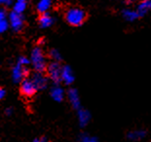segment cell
<instances>
[{
	"label": "cell",
	"instance_id": "cb8c5ba5",
	"mask_svg": "<svg viewBox=\"0 0 151 142\" xmlns=\"http://www.w3.org/2000/svg\"><path fill=\"white\" fill-rule=\"evenodd\" d=\"M5 96V91L2 88H0V100Z\"/></svg>",
	"mask_w": 151,
	"mask_h": 142
},
{
	"label": "cell",
	"instance_id": "ffe728a7",
	"mask_svg": "<svg viewBox=\"0 0 151 142\" xmlns=\"http://www.w3.org/2000/svg\"><path fill=\"white\" fill-rule=\"evenodd\" d=\"M79 142H99L98 139L94 136H89V135H83L80 138Z\"/></svg>",
	"mask_w": 151,
	"mask_h": 142
},
{
	"label": "cell",
	"instance_id": "6da1fadb",
	"mask_svg": "<svg viewBox=\"0 0 151 142\" xmlns=\"http://www.w3.org/2000/svg\"><path fill=\"white\" fill-rule=\"evenodd\" d=\"M65 18L70 25L79 27L87 20V13L81 8H70L65 12Z\"/></svg>",
	"mask_w": 151,
	"mask_h": 142
},
{
	"label": "cell",
	"instance_id": "ac0fdd59",
	"mask_svg": "<svg viewBox=\"0 0 151 142\" xmlns=\"http://www.w3.org/2000/svg\"><path fill=\"white\" fill-rule=\"evenodd\" d=\"M8 28V22L6 18H0V33L4 32Z\"/></svg>",
	"mask_w": 151,
	"mask_h": 142
},
{
	"label": "cell",
	"instance_id": "7402d4cb",
	"mask_svg": "<svg viewBox=\"0 0 151 142\" xmlns=\"http://www.w3.org/2000/svg\"><path fill=\"white\" fill-rule=\"evenodd\" d=\"M12 3L11 0H0V4H6V5H10Z\"/></svg>",
	"mask_w": 151,
	"mask_h": 142
},
{
	"label": "cell",
	"instance_id": "7c38bea8",
	"mask_svg": "<svg viewBox=\"0 0 151 142\" xmlns=\"http://www.w3.org/2000/svg\"><path fill=\"white\" fill-rule=\"evenodd\" d=\"M51 5H52V0H39L37 4V11L41 15L45 14L50 9Z\"/></svg>",
	"mask_w": 151,
	"mask_h": 142
},
{
	"label": "cell",
	"instance_id": "d4e9b609",
	"mask_svg": "<svg viewBox=\"0 0 151 142\" xmlns=\"http://www.w3.org/2000/svg\"><path fill=\"white\" fill-rule=\"evenodd\" d=\"M34 142H43L42 140H39V139H36V140H34Z\"/></svg>",
	"mask_w": 151,
	"mask_h": 142
},
{
	"label": "cell",
	"instance_id": "8fae6325",
	"mask_svg": "<svg viewBox=\"0 0 151 142\" xmlns=\"http://www.w3.org/2000/svg\"><path fill=\"white\" fill-rule=\"evenodd\" d=\"M146 132L145 131H142V130H137V131H132L128 133V138L130 140H133V141H137V140H140L145 136Z\"/></svg>",
	"mask_w": 151,
	"mask_h": 142
},
{
	"label": "cell",
	"instance_id": "44dd1931",
	"mask_svg": "<svg viewBox=\"0 0 151 142\" xmlns=\"http://www.w3.org/2000/svg\"><path fill=\"white\" fill-rule=\"evenodd\" d=\"M18 64H20L22 66H27L29 64V60H28V59H27L25 57H21L20 59H19Z\"/></svg>",
	"mask_w": 151,
	"mask_h": 142
},
{
	"label": "cell",
	"instance_id": "8992f818",
	"mask_svg": "<svg viewBox=\"0 0 151 142\" xmlns=\"http://www.w3.org/2000/svg\"><path fill=\"white\" fill-rule=\"evenodd\" d=\"M27 74H28V69L27 68V66H22L20 64H17L12 71L13 80H14V82L16 83L21 82L24 79H25Z\"/></svg>",
	"mask_w": 151,
	"mask_h": 142
},
{
	"label": "cell",
	"instance_id": "30bf717a",
	"mask_svg": "<svg viewBox=\"0 0 151 142\" xmlns=\"http://www.w3.org/2000/svg\"><path fill=\"white\" fill-rule=\"evenodd\" d=\"M68 98H69V101L71 103V105L74 108L78 109L80 107V99H79V95L78 93L75 89H71L68 91Z\"/></svg>",
	"mask_w": 151,
	"mask_h": 142
},
{
	"label": "cell",
	"instance_id": "4fadbf2b",
	"mask_svg": "<svg viewBox=\"0 0 151 142\" xmlns=\"http://www.w3.org/2000/svg\"><path fill=\"white\" fill-rule=\"evenodd\" d=\"M148 10H151V0H143L139 5L137 12L140 17V16H143Z\"/></svg>",
	"mask_w": 151,
	"mask_h": 142
},
{
	"label": "cell",
	"instance_id": "3957f363",
	"mask_svg": "<svg viewBox=\"0 0 151 142\" xmlns=\"http://www.w3.org/2000/svg\"><path fill=\"white\" fill-rule=\"evenodd\" d=\"M46 69H47L48 76H49L54 82L59 83L60 80H62V69L63 68L60 67L59 62H57V61L51 62Z\"/></svg>",
	"mask_w": 151,
	"mask_h": 142
},
{
	"label": "cell",
	"instance_id": "484cf974",
	"mask_svg": "<svg viewBox=\"0 0 151 142\" xmlns=\"http://www.w3.org/2000/svg\"><path fill=\"white\" fill-rule=\"evenodd\" d=\"M11 1H13V0H11Z\"/></svg>",
	"mask_w": 151,
	"mask_h": 142
},
{
	"label": "cell",
	"instance_id": "603a6c76",
	"mask_svg": "<svg viewBox=\"0 0 151 142\" xmlns=\"http://www.w3.org/2000/svg\"><path fill=\"white\" fill-rule=\"evenodd\" d=\"M0 18H6V12L4 9H0Z\"/></svg>",
	"mask_w": 151,
	"mask_h": 142
},
{
	"label": "cell",
	"instance_id": "5b68a950",
	"mask_svg": "<svg viewBox=\"0 0 151 142\" xmlns=\"http://www.w3.org/2000/svg\"><path fill=\"white\" fill-rule=\"evenodd\" d=\"M9 22H10L13 30L16 32L21 31L24 27V18H22V14H19V13H16L14 11L11 12L9 15Z\"/></svg>",
	"mask_w": 151,
	"mask_h": 142
},
{
	"label": "cell",
	"instance_id": "7a4b0ae2",
	"mask_svg": "<svg viewBox=\"0 0 151 142\" xmlns=\"http://www.w3.org/2000/svg\"><path fill=\"white\" fill-rule=\"evenodd\" d=\"M31 61H32V65L34 69L37 72L42 73L43 71L47 68L46 60L43 55V52L40 48H34L33 51L31 52Z\"/></svg>",
	"mask_w": 151,
	"mask_h": 142
},
{
	"label": "cell",
	"instance_id": "277c9868",
	"mask_svg": "<svg viewBox=\"0 0 151 142\" xmlns=\"http://www.w3.org/2000/svg\"><path fill=\"white\" fill-rule=\"evenodd\" d=\"M37 91V88L35 87L34 83L32 82L31 79H27L25 78L22 81L21 84V93L22 95L27 96V98H30L35 95V93Z\"/></svg>",
	"mask_w": 151,
	"mask_h": 142
},
{
	"label": "cell",
	"instance_id": "52a82bcc",
	"mask_svg": "<svg viewBox=\"0 0 151 142\" xmlns=\"http://www.w3.org/2000/svg\"><path fill=\"white\" fill-rule=\"evenodd\" d=\"M31 80H32V82L34 83L37 90H43L47 87V78L42 73L40 72L35 73Z\"/></svg>",
	"mask_w": 151,
	"mask_h": 142
},
{
	"label": "cell",
	"instance_id": "d6986e66",
	"mask_svg": "<svg viewBox=\"0 0 151 142\" xmlns=\"http://www.w3.org/2000/svg\"><path fill=\"white\" fill-rule=\"evenodd\" d=\"M50 56H51V57H52L53 60H56L57 62H58V61H60V60H62V56H60V54L59 53V51H57V50L51 51Z\"/></svg>",
	"mask_w": 151,
	"mask_h": 142
},
{
	"label": "cell",
	"instance_id": "e0dca14e",
	"mask_svg": "<svg viewBox=\"0 0 151 142\" xmlns=\"http://www.w3.org/2000/svg\"><path fill=\"white\" fill-rule=\"evenodd\" d=\"M123 17L125 20L129 21V22H133L134 20H137V18H139V14H137V11H132V10H124L123 11Z\"/></svg>",
	"mask_w": 151,
	"mask_h": 142
},
{
	"label": "cell",
	"instance_id": "5bb4252c",
	"mask_svg": "<svg viewBox=\"0 0 151 142\" xmlns=\"http://www.w3.org/2000/svg\"><path fill=\"white\" fill-rule=\"evenodd\" d=\"M90 113L86 110H83V109H80L79 113H78V119H79V124L82 126V127H85V126L88 124L90 121Z\"/></svg>",
	"mask_w": 151,
	"mask_h": 142
},
{
	"label": "cell",
	"instance_id": "ba28073f",
	"mask_svg": "<svg viewBox=\"0 0 151 142\" xmlns=\"http://www.w3.org/2000/svg\"><path fill=\"white\" fill-rule=\"evenodd\" d=\"M62 80H63V82L67 85L71 84L74 81V75H73V72L71 68L69 66H63L62 69Z\"/></svg>",
	"mask_w": 151,
	"mask_h": 142
},
{
	"label": "cell",
	"instance_id": "9c48e42d",
	"mask_svg": "<svg viewBox=\"0 0 151 142\" xmlns=\"http://www.w3.org/2000/svg\"><path fill=\"white\" fill-rule=\"evenodd\" d=\"M38 22H39L40 27L43 28L46 27H50L51 25L53 24L54 22V19L51 17V16L48 14V13H45L40 16V18L38 19Z\"/></svg>",
	"mask_w": 151,
	"mask_h": 142
},
{
	"label": "cell",
	"instance_id": "2e32d148",
	"mask_svg": "<svg viewBox=\"0 0 151 142\" xmlns=\"http://www.w3.org/2000/svg\"><path fill=\"white\" fill-rule=\"evenodd\" d=\"M27 6V0H17L14 4V12L22 14Z\"/></svg>",
	"mask_w": 151,
	"mask_h": 142
},
{
	"label": "cell",
	"instance_id": "9a60e30c",
	"mask_svg": "<svg viewBox=\"0 0 151 142\" xmlns=\"http://www.w3.org/2000/svg\"><path fill=\"white\" fill-rule=\"evenodd\" d=\"M51 95L56 101H62L63 98V91L60 87H54L51 91Z\"/></svg>",
	"mask_w": 151,
	"mask_h": 142
}]
</instances>
